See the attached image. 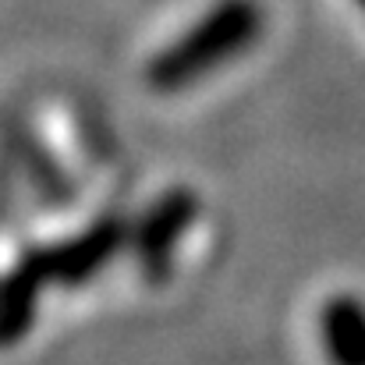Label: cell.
Returning <instances> with one entry per match:
<instances>
[{"instance_id": "1", "label": "cell", "mask_w": 365, "mask_h": 365, "mask_svg": "<svg viewBox=\"0 0 365 365\" xmlns=\"http://www.w3.org/2000/svg\"><path fill=\"white\" fill-rule=\"evenodd\" d=\"M262 25L266 14L259 0H217L185 36H178L149 61L145 78L163 93L185 89L245 53L262 36Z\"/></svg>"}, {"instance_id": "2", "label": "cell", "mask_w": 365, "mask_h": 365, "mask_svg": "<svg viewBox=\"0 0 365 365\" xmlns=\"http://www.w3.org/2000/svg\"><path fill=\"white\" fill-rule=\"evenodd\" d=\"M195 217H199V195L188 188H170L145 210V217L138 220L131 235V248H135V259L145 280L170 277L174 252L185 238V231L195 224Z\"/></svg>"}, {"instance_id": "3", "label": "cell", "mask_w": 365, "mask_h": 365, "mask_svg": "<svg viewBox=\"0 0 365 365\" xmlns=\"http://www.w3.org/2000/svg\"><path fill=\"white\" fill-rule=\"evenodd\" d=\"M319 337L330 365H365V302L334 294L319 312Z\"/></svg>"}, {"instance_id": "4", "label": "cell", "mask_w": 365, "mask_h": 365, "mask_svg": "<svg viewBox=\"0 0 365 365\" xmlns=\"http://www.w3.org/2000/svg\"><path fill=\"white\" fill-rule=\"evenodd\" d=\"M359 4H362V11H365V0H359Z\"/></svg>"}]
</instances>
